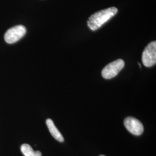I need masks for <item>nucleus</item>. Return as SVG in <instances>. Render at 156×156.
Wrapping results in <instances>:
<instances>
[{
	"label": "nucleus",
	"instance_id": "5",
	"mask_svg": "<svg viewBox=\"0 0 156 156\" xmlns=\"http://www.w3.org/2000/svg\"><path fill=\"white\" fill-rule=\"evenodd\" d=\"M124 124L128 131L135 135H140L144 131L142 123L134 117H127L124 120Z\"/></svg>",
	"mask_w": 156,
	"mask_h": 156
},
{
	"label": "nucleus",
	"instance_id": "1",
	"mask_svg": "<svg viewBox=\"0 0 156 156\" xmlns=\"http://www.w3.org/2000/svg\"><path fill=\"white\" fill-rule=\"evenodd\" d=\"M117 12L118 9L116 7H111L95 12L89 17L87 25L91 30L95 31L114 16Z\"/></svg>",
	"mask_w": 156,
	"mask_h": 156
},
{
	"label": "nucleus",
	"instance_id": "4",
	"mask_svg": "<svg viewBox=\"0 0 156 156\" xmlns=\"http://www.w3.org/2000/svg\"><path fill=\"white\" fill-rule=\"evenodd\" d=\"M26 33V29L22 25H19L9 29L4 35V39L8 44H13L19 41Z\"/></svg>",
	"mask_w": 156,
	"mask_h": 156
},
{
	"label": "nucleus",
	"instance_id": "6",
	"mask_svg": "<svg viewBox=\"0 0 156 156\" xmlns=\"http://www.w3.org/2000/svg\"><path fill=\"white\" fill-rule=\"evenodd\" d=\"M46 123L48 126V128L49 130L50 134L53 136V138L60 142H64V140L62 135L56 127L53 120H51L50 119H48L46 121Z\"/></svg>",
	"mask_w": 156,
	"mask_h": 156
},
{
	"label": "nucleus",
	"instance_id": "7",
	"mask_svg": "<svg viewBox=\"0 0 156 156\" xmlns=\"http://www.w3.org/2000/svg\"><path fill=\"white\" fill-rule=\"evenodd\" d=\"M21 151L24 156H42V153L39 151H34L31 146L28 144H23L21 146Z\"/></svg>",
	"mask_w": 156,
	"mask_h": 156
},
{
	"label": "nucleus",
	"instance_id": "3",
	"mask_svg": "<svg viewBox=\"0 0 156 156\" xmlns=\"http://www.w3.org/2000/svg\"><path fill=\"white\" fill-rule=\"evenodd\" d=\"M142 60L145 67H151L156 63V42L152 41L143 51Z\"/></svg>",
	"mask_w": 156,
	"mask_h": 156
},
{
	"label": "nucleus",
	"instance_id": "2",
	"mask_svg": "<svg viewBox=\"0 0 156 156\" xmlns=\"http://www.w3.org/2000/svg\"><path fill=\"white\" fill-rule=\"evenodd\" d=\"M125 62L122 59H118L106 65L102 71V76L106 79H110L117 76L123 69Z\"/></svg>",
	"mask_w": 156,
	"mask_h": 156
},
{
	"label": "nucleus",
	"instance_id": "9",
	"mask_svg": "<svg viewBox=\"0 0 156 156\" xmlns=\"http://www.w3.org/2000/svg\"><path fill=\"white\" fill-rule=\"evenodd\" d=\"M104 156V155H101V156Z\"/></svg>",
	"mask_w": 156,
	"mask_h": 156
},
{
	"label": "nucleus",
	"instance_id": "8",
	"mask_svg": "<svg viewBox=\"0 0 156 156\" xmlns=\"http://www.w3.org/2000/svg\"><path fill=\"white\" fill-rule=\"evenodd\" d=\"M138 64H139V66H140V68H141V65H140V63H138Z\"/></svg>",
	"mask_w": 156,
	"mask_h": 156
}]
</instances>
